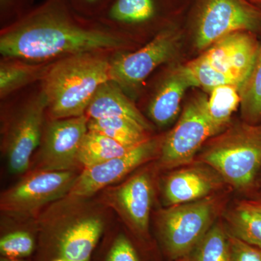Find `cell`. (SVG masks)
Here are the masks:
<instances>
[{
	"mask_svg": "<svg viewBox=\"0 0 261 261\" xmlns=\"http://www.w3.org/2000/svg\"><path fill=\"white\" fill-rule=\"evenodd\" d=\"M104 231V223L97 217H87L48 235L41 243L42 258L46 261H92Z\"/></svg>",
	"mask_w": 261,
	"mask_h": 261,
	"instance_id": "12",
	"label": "cell"
},
{
	"mask_svg": "<svg viewBox=\"0 0 261 261\" xmlns=\"http://www.w3.org/2000/svg\"><path fill=\"white\" fill-rule=\"evenodd\" d=\"M0 261H27L25 259H10L7 258V257H1Z\"/></svg>",
	"mask_w": 261,
	"mask_h": 261,
	"instance_id": "33",
	"label": "cell"
},
{
	"mask_svg": "<svg viewBox=\"0 0 261 261\" xmlns=\"http://www.w3.org/2000/svg\"><path fill=\"white\" fill-rule=\"evenodd\" d=\"M128 45L121 30L80 14L68 0H45L0 32L2 57L33 62L84 53L114 55Z\"/></svg>",
	"mask_w": 261,
	"mask_h": 261,
	"instance_id": "1",
	"label": "cell"
},
{
	"mask_svg": "<svg viewBox=\"0 0 261 261\" xmlns=\"http://www.w3.org/2000/svg\"><path fill=\"white\" fill-rule=\"evenodd\" d=\"M85 115L89 119L126 118L140 125L147 132L152 129L147 120L127 97L124 91L111 80L99 87L89 103Z\"/></svg>",
	"mask_w": 261,
	"mask_h": 261,
	"instance_id": "17",
	"label": "cell"
},
{
	"mask_svg": "<svg viewBox=\"0 0 261 261\" xmlns=\"http://www.w3.org/2000/svg\"><path fill=\"white\" fill-rule=\"evenodd\" d=\"M113 0H68L69 4L80 14L97 19L112 3Z\"/></svg>",
	"mask_w": 261,
	"mask_h": 261,
	"instance_id": "31",
	"label": "cell"
},
{
	"mask_svg": "<svg viewBox=\"0 0 261 261\" xmlns=\"http://www.w3.org/2000/svg\"><path fill=\"white\" fill-rule=\"evenodd\" d=\"M228 234L230 261H261V248Z\"/></svg>",
	"mask_w": 261,
	"mask_h": 261,
	"instance_id": "30",
	"label": "cell"
},
{
	"mask_svg": "<svg viewBox=\"0 0 261 261\" xmlns=\"http://www.w3.org/2000/svg\"><path fill=\"white\" fill-rule=\"evenodd\" d=\"M54 62H33L2 57L0 61L1 99H6L36 82H42Z\"/></svg>",
	"mask_w": 261,
	"mask_h": 261,
	"instance_id": "18",
	"label": "cell"
},
{
	"mask_svg": "<svg viewBox=\"0 0 261 261\" xmlns=\"http://www.w3.org/2000/svg\"><path fill=\"white\" fill-rule=\"evenodd\" d=\"M176 261H190V260H189L188 257H185V258L180 259V260H178Z\"/></svg>",
	"mask_w": 261,
	"mask_h": 261,
	"instance_id": "35",
	"label": "cell"
},
{
	"mask_svg": "<svg viewBox=\"0 0 261 261\" xmlns=\"http://www.w3.org/2000/svg\"><path fill=\"white\" fill-rule=\"evenodd\" d=\"M225 196L215 194L187 203L167 206L158 214V247L169 261L190 256L218 221L224 209Z\"/></svg>",
	"mask_w": 261,
	"mask_h": 261,
	"instance_id": "4",
	"label": "cell"
},
{
	"mask_svg": "<svg viewBox=\"0 0 261 261\" xmlns=\"http://www.w3.org/2000/svg\"><path fill=\"white\" fill-rule=\"evenodd\" d=\"M219 173L225 183L250 195L261 170V122H240L210 139L196 157Z\"/></svg>",
	"mask_w": 261,
	"mask_h": 261,
	"instance_id": "3",
	"label": "cell"
},
{
	"mask_svg": "<svg viewBox=\"0 0 261 261\" xmlns=\"http://www.w3.org/2000/svg\"><path fill=\"white\" fill-rule=\"evenodd\" d=\"M252 2L255 3H258V4H261V0H251Z\"/></svg>",
	"mask_w": 261,
	"mask_h": 261,
	"instance_id": "36",
	"label": "cell"
},
{
	"mask_svg": "<svg viewBox=\"0 0 261 261\" xmlns=\"http://www.w3.org/2000/svg\"><path fill=\"white\" fill-rule=\"evenodd\" d=\"M135 147L121 145L102 134L88 130L81 145L78 162L84 168L92 167L123 155Z\"/></svg>",
	"mask_w": 261,
	"mask_h": 261,
	"instance_id": "23",
	"label": "cell"
},
{
	"mask_svg": "<svg viewBox=\"0 0 261 261\" xmlns=\"http://www.w3.org/2000/svg\"><path fill=\"white\" fill-rule=\"evenodd\" d=\"M261 189V170L260 174H259L258 180H257V190Z\"/></svg>",
	"mask_w": 261,
	"mask_h": 261,
	"instance_id": "34",
	"label": "cell"
},
{
	"mask_svg": "<svg viewBox=\"0 0 261 261\" xmlns=\"http://www.w3.org/2000/svg\"><path fill=\"white\" fill-rule=\"evenodd\" d=\"M88 129L107 136L118 143L137 147L150 139L148 132L135 122L122 118L89 119Z\"/></svg>",
	"mask_w": 261,
	"mask_h": 261,
	"instance_id": "24",
	"label": "cell"
},
{
	"mask_svg": "<svg viewBox=\"0 0 261 261\" xmlns=\"http://www.w3.org/2000/svg\"><path fill=\"white\" fill-rule=\"evenodd\" d=\"M209 92L207 112L218 135L229 126L231 116L241 104V89L226 84L215 87Z\"/></svg>",
	"mask_w": 261,
	"mask_h": 261,
	"instance_id": "22",
	"label": "cell"
},
{
	"mask_svg": "<svg viewBox=\"0 0 261 261\" xmlns=\"http://www.w3.org/2000/svg\"><path fill=\"white\" fill-rule=\"evenodd\" d=\"M207 99L205 95L192 99L163 140L159 159L163 168H181L195 162L202 147L216 135L207 114Z\"/></svg>",
	"mask_w": 261,
	"mask_h": 261,
	"instance_id": "6",
	"label": "cell"
},
{
	"mask_svg": "<svg viewBox=\"0 0 261 261\" xmlns=\"http://www.w3.org/2000/svg\"><path fill=\"white\" fill-rule=\"evenodd\" d=\"M178 42L177 31L166 29L137 50L113 55L111 58V80L118 84L125 93L137 89L156 68L174 56Z\"/></svg>",
	"mask_w": 261,
	"mask_h": 261,
	"instance_id": "8",
	"label": "cell"
},
{
	"mask_svg": "<svg viewBox=\"0 0 261 261\" xmlns=\"http://www.w3.org/2000/svg\"><path fill=\"white\" fill-rule=\"evenodd\" d=\"M162 142L159 139L150 138L123 155L84 168L70 189L69 195L76 198L89 197L119 181L136 168L153 159L160 153Z\"/></svg>",
	"mask_w": 261,
	"mask_h": 261,
	"instance_id": "11",
	"label": "cell"
},
{
	"mask_svg": "<svg viewBox=\"0 0 261 261\" xmlns=\"http://www.w3.org/2000/svg\"><path fill=\"white\" fill-rule=\"evenodd\" d=\"M246 200L250 202L261 214V189H258L251 195H249Z\"/></svg>",
	"mask_w": 261,
	"mask_h": 261,
	"instance_id": "32",
	"label": "cell"
},
{
	"mask_svg": "<svg viewBox=\"0 0 261 261\" xmlns=\"http://www.w3.org/2000/svg\"><path fill=\"white\" fill-rule=\"evenodd\" d=\"M47 108L40 82L37 90L20 98L13 108L4 138L8 171L12 174L28 170L32 154L40 145Z\"/></svg>",
	"mask_w": 261,
	"mask_h": 261,
	"instance_id": "5",
	"label": "cell"
},
{
	"mask_svg": "<svg viewBox=\"0 0 261 261\" xmlns=\"http://www.w3.org/2000/svg\"><path fill=\"white\" fill-rule=\"evenodd\" d=\"M152 200V179L146 172L132 176L115 193L117 205L128 221L132 233L146 241H152L149 233V223Z\"/></svg>",
	"mask_w": 261,
	"mask_h": 261,
	"instance_id": "15",
	"label": "cell"
},
{
	"mask_svg": "<svg viewBox=\"0 0 261 261\" xmlns=\"http://www.w3.org/2000/svg\"><path fill=\"white\" fill-rule=\"evenodd\" d=\"M260 27V10L245 0H205L196 25V47L206 49L228 34Z\"/></svg>",
	"mask_w": 261,
	"mask_h": 261,
	"instance_id": "7",
	"label": "cell"
},
{
	"mask_svg": "<svg viewBox=\"0 0 261 261\" xmlns=\"http://www.w3.org/2000/svg\"><path fill=\"white\" fill-rule=\"evenodd\" d=\"M50 261H65V260H61V259H55V260H51Z\"/></svg>",
	"mask_w": 261,
	"mask_h": 261,
	"instance_id": "37",
	"label": "cell"
},
{
	"mask_svg": "<svg viewBox=\"0 0 261 261\" xmlns=\"http://www.w3.org/2000/svg\"><path fill=\"white\" fill-rule=\"evenodd\" d=\"M153 251L155 250L152 241L119 232L103 249L99 261H159Z\"/></svg>",
	"mask_w": 261,
	"mask_h": 261,
	"instance_id": "21",
	"label": "cell"
},
{
	"mask_svg": "<svg viewBox=\"0 0 261 261\" xmlns=\"http://www.w3.org/2000/svg\"><path fill=\"white\" fill-rule=\"evenodd\" d=\"M77 176L69 171H41L25 178L5 192L1 209L27 214L69 193Z\"/></svg>",
	"mask_w": 261,
	"mask_h": 261,
	"instance_id": "9",
	"label": "cell"
},
{
	"mask_svg": "<svg viewBox=\"0 0 261 261\" xmlns=\"http://www.w3.org/2000/svg\"><path fill=\"white\" fill-rule=\"evenodd\" d=\"M190 261H230L228 234L218 220L188 257Z\"/></svg>",
	"mask_w": 261,
	"mask_h": 261,
	"instance_id": "25",
	"label": "cell"
},
{
	"mask_svg": "<svg viewBox=\"0 0 261 261\" xmlns=\"http://www.w3.org/2000/svg\"><path fill=\"white\" fill-rule=\"evenodd\" d=\"M225 219L230 235L261 248V214L246 199L226 211Z\"/></svg>",
	"mask_w": 261,
	"mask_h": 261,
	"instance_id": "20",
	"label": "cell"
},
{
	"mask_svg": "<svg viewBox=\"0 0 261 261\" xmlns=\"http://www.w3.org/2000/svg\"><path fill=\"white\" fill-rule=\"evenodd\" d=\"M241 110L244 121H261V43L250 75L241 89Z\"/></svg>",
	"mask_w": 261,
	"mask_h": 261,
	"instance_id": "26",
	"label": "cell"
},
{
	"mask_svg": "<svg viewBox=\"0 0 261 261\" xmlns=\"http://www.w3.org/2000/svg\"><path fill=\"white\" fill-rule=\"evenodd\" d=\"M157 13L155 0H113L97 19L122 31L126 27L149 23Z\"/></svg>",
	"mask_w": 261,
	"mask_h": 261,
	"instance_id": "19",
	"label": "cell"
},
{
	"mask_svg": "<svg viewBox=\"0 0 261 261\" xmlns=\"http://www.w3.org/2000/svg\"><path fill=\"white\" fill-rule=\"evenodd\" d=\"M107 53H84L55 61L40 82L50 119L85 115L97 89L111 80Z\"/></svg>",
	"mask_w": 261,
	"mask_h": 261,
	"instance_id": "2",
	"label": "cell"
},
{
	"mask_svg": "<svg viewBox=\"0 0 261 261\" xmlns=\"http://www.w3.org/2000/svg\"><path fill=\"white\" fill-rule=\"evenodd\" d=\"M197 87L185 65L173 70L161 84L149 104V118L159 126L176 119L187 89Z\"/></svg>",
	"mask_w": 261,
	"mask_h": 261,
	"instance_id": "16",
	"label": "cell"
},
{
	"mask_svg": "<svg viewBox=\"0 0 261 261\" xmlns=\"http://www.w3.org/2000/svg\"><path fill=\"white\" fill-rule=\"evenodd\" d=\"M36 240L32 233L17 230L5 233L0 239L1 257L10 259H25L36 249Z\"/></svg>",
	"mask_w": 261,
	"mask_h": 261,
	"instance_id": "27",
	"label": "cell"
},
{
	"mask_svg": "<svg viewBox=\"0 0 261 261\" xmlns=\"http://www.w3.org/2000/svg\"><path fill=\"white\" fill-rule=\"evenodd\" d=\"M33 4L34 0H0L2 29L28 14L34 9Z\"/></svg>",
	"mask_w": 261,
	"mask_h": 261,
	"instance_id": "29",
	"label": "cell"
},
{
	"mask_svg": "<svg viewBox=\"0 0 261 261\" xmlns=\"http://www.w3.org/2000/svg\"><path fill=\"white\" fill-rule=\"evenodd\" d=\"M86 115L50 119L43 130L39 153L41 171H69L78 162V154L88 132Z\"/></svg>",
	"mask_w": 261,
	"mask_h": 261,
	"instance_id": "10",
	"label": "cell"
},
{
	"mask_svg": "<svg viewBox=\"0 0 261 261\" xmlns=\"http://www.w3.org/2000/svg\"><path fill=\"white\" fill-rule=\"evenodd\" d=\"M170 173L163 182V200L166 206L194 202L224 188V180L214 168L195 161Z\"/></svg>",
	"mask_w": 261,
	"mask_h": 261,
	"instance_id": "14",
	"label": "cell"
},
{
	"mask_svg": "<svg viewBox=\"0 0 261 261\" xmlns=\"http://www.w3.org/2000/svg\"><path fill=\"white\" fill-rule=\"evenodd\" d=\"M185 66L197 87L211 91L219 86L231 84L238 86L241 89L232 79L214 69L201 56L189 62Z\"/></svg>",
	"mask_w": 261,
	"mask_h": 261,
	"instance_id": "28",
	"label": "cell"
},
{
	"mask_svg": "<svg viewBox=\"0 0 261 261\" xmlns=\"http://www.w3.org/2000/svg\"><path fill=\"white\" fill-rule=\"evenodd\" d=\"M260 44L252 32H233L215 42L201 57L242 89L251 73Z\"/></svg>",
	"mask_w": 261,
	"mask_h": 261,
	"instance_id": "13",
	"label": "cell"
}]
</instances>
